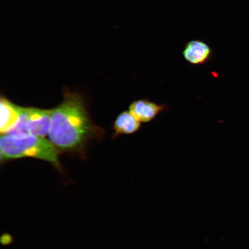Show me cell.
Returning a JSON list of instances; mask_svg holds the SVG:
<instances>
[{
  "label": "cell",
  "mask_w": 249,
  "mask_h": 249,
  "mask_svg": "<svg viewBox=\"0 0 249 249\" xmlns=\"http://www.w3.org/2000/svg\"><path fill=\"white\" fill-rule=\"evenodd\" d=\"M96 131L83 99L77 93L65 92L60 105L52 109L50 141L59 151H78Z\"/></svg>",
  "instance_id": "cell-1"
},
{
  "label": "cell",
  "mask_w": 249,
  "mask_h": 249,
  "mask_svg": "<svg viewBox=\"0 0 249 249\" xmlns=\"http://www.w3.org/2000/svg\"><path fill=\"white\" fill-rule=\"evenodd\" d=\"M1 161L22 158L45 160L62 172L58 160L59 151L49 140L32 135L11 136L1 135L0 138Z\"/></svg>",
  "instance_id": "cell-2"
},
{
  "label": "cell",
  "mask_w": 249,
  "mask_h": 249,
  "mask_svg": "<svg viewBox=\"0 0 249 249\" xmlns=\"http://www.w3.org/2000/svg\"><path fill=\"white\" fill-rule=\"evenodd\" d=\"M52 110L20 107V118L14 128L6 135L20 136L28 135L41 137L48 135L51 126Z\"/></svg>",
  "instance_id": "cell-3"
},
{
  "label": "cell",
  "mask_w": 249,
  "mask_h": 249,
  "mask_svg": "<svg viewBox=\"0 0 249 249\" xmlns=\"http://www.w3.org/2000/svg\"><path fill=\"white\" fill-rule=\"evenodd\" d=\"M213 50L203 40L193 39L185 43L182 54L189 64L199 66L208 63L213 57Z\"/></svg>",
  "instance_id": "cell-4"
},
{
  "label": "cell",
  "mask_w": 249,
  "mask_h": 249,
  "mask_svg": "<svg viewBox=\"0 0 249 249\" xmlns=\"http://www.w3.org/2000/svg\"><path fill=\"white\" fill-rule=\"evenodd\" d=\"M129 111L141 123L154 120L161 112L166 110L164 105H158L147 99L133 101L129 106Z\"/></svg>",
  "instance_id": "cell-5"
},
{
  "label": "cell",
  "mask_w": 249,
  "mask_h": 249,
  "mask_svg": "<svg viewBox=\"0 0 249 249\" xmlns=\"http://www.w3.org/2000/svg\"><path fill=\"white\" fill-rule=\"evenodd\" d=\"M0 132L1 135H5L18 123L20 118V107L12 104L5 98L1 97L0 101Z\"/></svg>",
  "instance_id": "cell-6"
},
{
  "label": "cell",
  "mask_w": 249,
  "mask_h": 249,
  "mask_svg": "<svg viewBox=\"0 0 249 249\" xmlns=\"http://www.w3.org/2000/svg\"><path fill=\"white\" fill-rule=\"evenodd\" d=\"M141 122L129 111H123L115 120L113 127L115 135H131L138 132Z\"/></svg>",
  "instance_id": "cell-7"
},
{
  "label": "cell",
  "mask_w": 249,
  "mask_h": 249,
  "mask_svg": "<svg viewBox=\"0 0 249 249\" xmlns=\"http://www.w3.org/2000/svg\"><path fill=\"white\" fill-rule=\"evenodd\" d=\"M14 237L8 233H2L1 237V243L2 246H8L14 242Z\"/></svg>",
  "instance_id": "cell-8"
}]
</instances>
